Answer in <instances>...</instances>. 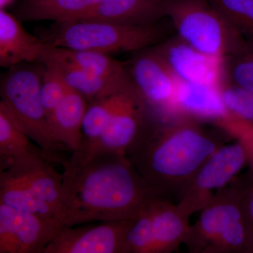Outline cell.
Returning a JSON list of instances; mask_svg holds the SVG:
<instances>
[{"label": "cell", "instance_id": "15", "mask_svg": "<svg viewBox=\"0 0 253 253\" xmlns=\"http://www.w3.org/2000/svg\"><path fill=\"white\" fill-rule=\"evenodd\" d=\"M14 14L0 9V66L39 63L47 44L28 33Z\"/></svg>", "mask_w": 253, "mask_h": 253}, {"label": "cell", "instance_id": "5", "mask_svg": "<svg viewBox=\"0 0 253 253\" xmlns=\"http://www.w3.org/2000/svg\"><path fill=\"white\" fill-rule=\"evenodd\" d=\"M44 65L21 63L8 68L0 84V107L46 154L50 163L64 165L60 156L69 151L55 139L41 99Z\"/></svg>", "mask_w": 253, "mask_h": 253}, {"label": "cell", "instance_id": "4", "mask_svg": "<svg viewBox=\"0 0 253 253\" xmlns=\"http://www.w3.org/2000/svg\"><path fill=\"white\" fill-rule=\"evenodd\" d=\"M161 24L131 26L95 20H72L42 28L38 36L46 44L57 47L106 54L136 52L166 39L168 30Z\"/></svg>", "mask_w": 253, "mask_h": 253}, {"label": "cell", "instance_id": "9", "mask_svg": "<svg viewBox=\"0 0 253 253\" xmlns=\"http://www.w3.org/2000/svg\"><path fill=\"white\" fill-rule=\"evenodd\" d=\"M246 164L247 154L239 141L222 145L201 166L186 188L176 204L179 212L190 218L201 211L219 190L239 175Z\"/></svg>", "mask_w": 253, "mask_h": 253}, {"label": "cell", "instance_id": "14", "mask_svg": "<svg viewBox=\"0 0 253 253\" xmlns=\"http://www.w3.org/2000/svg\"><path fill=\"white\" fill-rule=\"evenodd\" d=\"M154 48L181 81L221 84L223 59L200 52L177 36L164 40Z\"/></svg>", "mask_w": 253, "mask_h": 253}, {"label": "cell", "instance_id": "11", "mask_svg": "<svg viewBox=\"0 0 253 253\" xmlns=\"http://www.w3.org/2000/svg\"><path fill=\"white\" fill-rule=\"evenodd\" d=\"M131 221L63 226L43 253H127L126 234Z\"/></svg>", "mask_w": 253, "mask_h": 253}, {"label": "cell", "instance_id": "28", "mask_svg": "<svg viewBox=\"0 0 253 253\" xmlns=\"http://www.w3.org/2000/svg\"><path fill=\"white\" fill-rule=\"evenodd\" d=\"M216 126L243 145L247 154L249 173L253 178V124L241 121L229 113Z\"/></svg>", "mask_w": 253, "mask_h": 253}, {"label": "cell", "instance_id": "12", "mask_svg": "<svg viewBox=\"0 0 253 253\" xmlns=\"http://www.w3.org/2000/svg\"><path fill=\"white\" fill-rule=\"evenodd\" d=\"M154 116L146 101L131 83L125 89L121 103L97 144L88 153H79L126 154Z\"/></svg>", "mask_w": 253, "mask_h": 253}, {"label": "cell", "instance_id": "16", "mask_svg": "<svg viewBox=\"0 0 253 253\" xmlns=\"http://www.w3.org/2000/svg\"><path fill=\"white\" fill-rule=\"evenodd\" d=\"M220 84L180 82L172 116H184L214 126L227 117Z\"/></svg>", "mask_w": 253, "mask_h": 253}, {"label": "cell", "instance_id": "20", "mask_svg": "<svg viewBox=\"0 0 253 253\" xmlns=\"http://www.w3.org/2000/svg\"><path fill=\"white\" fill-rule=\"evenodd\" d=\"M57 61L76 66L104 78H120L129 76L125 63L109 54L97 51L57 47L47 44L39 63Z\"/></svg>", "mask_w": 253, "mask_h": 253}, {"label": "cell", "instance_id": "8", "mask_svg": "<svg viewBox=\"0 0 253 253\" xmlns=\"http://www.w3.org/2000/svg\"><path fill=\"white\" fill-rule=\"evenodd\" d=\"M190 227L176 204L158 196L150 201L126 234L127 253H172L184 244Z\"/></svg>", "mask_w": 253, "mask_h": 253}, {"label": "cell", "instance_id": "21", "mask_svg": "<svg viewBox=\"0 0 253 253\" xmlns=\"http://www.w3.org/2000/svg\"><path fill=\"white\" fill-rule=\"evenodd\" d=\"M44 63L56 66L68 86L82 95L89 104L117 93L131 83L129 76L120 78H104L64 63L46 61L42 64Z\"/></svg>", "mask_w": 253, "mask_h": 253}, {"label": "cell", "instance_id": "10", "mask_svg": "<svg viewBox=\"0 0 253 253\" xmlns=\"http://www.w3.org/2000/svg\"><path fill=\"white\" fill-rule=\"evenodd\" d=\"M131 84L156 117H172L179 79L154 47L136 51L126 63Z\"/></svg>", "mask_w": 253, "mask_h": 253}, {"label": "cell", "instance_id": "3", "mask_svg": "<svg viewBox=\"0 0 253 253\" xmlns=\"http://www.w3.org/2000/svg\"><path fill=\"white\" fill-rule=\"evenodd\" d=\"M61 178L41 155L0 156V204L63 226Z\"/></svg>", "mask_w": 253, "mask_h": 253}, {"label": "cell", "instance_id": "2", "mask_svg": "<svg viewBox=\"0 0 253 253\" xmlns=\"http://www.w3.org/2000/svg\"><path fill=\"white\" fill-rule=\"evenodd\" d=\"M204 123L184 116H154L126 155L149 185L179 200L201 166L220 146Z\"/></svg>", "mask_w": 253, "mask_h": 253}, {"label": "cell", "instance_id": "19", "mask_svg": "<svg viewBox=\"0 0 253 253\" xmlns=\"http://www.w3.org/2000/svg\"><path fill=\"white\" fill-rule=\"evenodd\" d=\"M101 0H21L14 15L21 21L78 20L94 9Z\"/></svg>", "mask_w": 253, "mask_h": 253}, {"label": "cell", "instance_id": "17", "mask_svg": "<svg viewBox=\"0 0 253 253\" xmlns=\"http://www.w3.org/2000/svg\"><path fill=\"white\" fill-rule=\"evenodd\" d=\"M168 0H101L81 19L149 26L166 17ZM79 20V19H78Z\"/></svg>", "mask_w": 253, "mask_h": 253}, {"label": "cell", "instance_id": "1", "mask_svg": "<svg viewBox=\"0 0 253 253\" xmlns=\"http://www.w3.org/2000/svg\"><path fill=\"white\" fill-rule=\"evenodd\" d=\"M63 167V226L131 220L150 201L161 196L126 154L73 152Z\"/></svg>", "mask_w": 253, "mask_h": 253}, {"label": "cell", "instance_id": "29", "mask_svg": "<svg viewBox=\"0 0 253 253\" xmlns=\"http://www.w3.org/2000/svg\"><path fill=\"white\" fill-rule=\"evenodd\" d=\"M236 180L247 230L248 253H253V178L249 173L236 176Z\"/></svg>", "mask_w": 253, "mask_h": 253}, {"label": "cell", "instance_id": "30", "mask_svg": "<svg viewBox=\"0 0 253 253\" xmlns=\"http://www.w3.org/2000/svg\"><path fill=\"white\" fill-rule=\"evenodd\" d=\"M16 0H0V9H6L11 6Z\"/></svg>", "mask_w": 253, "mask_h": 253}, {"label": "cell", "instance_id": "7", "mask_svg": "<svg viewBox=\"0 0 253 253\" xmlns=\"http://www.w3.org/2000/svg\"><path fill=\"white\" fill-rule=\"evenodd\" d=\"M166 17L176 36L208 56L224 59L248 44L208 0H168Z\"/></svg>", "mask_w": 253, "mask_h": 253}, {"label": "cell", "instance_id": "26", "mask_svg": "<svg viewBox=\"0 0 253 253\" xmlns=\"http://www.w3.org/2000/svg\"><path fill=\"white\" fill-rule=\"evenodd\" d=\"M223 101L231 116L253 124V92L223 79L220 84Z\"/></svg>", "mask_w": 253, "mask_h": 253}, {"label": "cell", "instance_id": "27", "mask_svg": "<svg viewBox=\"0 0 253 253\" xmlns=\"http://www.w3.org/2000/svg\"><path fill=\"white\" fill-rule=\"evenodd\" d=\"M41 84V99L46 117L52 112L71 88L66 84L56 66L44 63Z\"/></svg>", "mask_w": 253, "mask_h": 253}, {"label": "cell", "instance_id": "6", "mask_svg": "<svg viewBox=\"0 0 253 253\" xmlns=\"http://www.w3.org/2000/svg\"><path fill=\"white\" fill-rule=\"evenodd\" d=\"M190 225V253H248V236L236 177L219 190Z\"/></svg>", "mask_w": 253, "mask_h": 253}, {"label": "cell", "instance_id": "25", "mask_svg": "<svg viewBox=\"0 0 253 253\" xmlns=\"http://www.w3.org/2000/svg\"><path fill=\"white\" fill-rule=\"evenodd\" d=\"M223 76L227 83L253 92V45L247 44L224 57Z\"/></svg>", "mask_w": 253, "mask_h": 253}, {"label": "cell", "instance_id": "23", "mask_svg": "<svg viewBox=\"0 0 253 253\" xmlns=\"http://www.w3.org/2000/svg\"><path fill=\"white\" fill-rule=\"evenodd\" d=\"M31 140L4 109L0 107V156L18 157L37 154L48 161L44 151L32 144Z\"/></svg>", "mask_w": 253, "mask_h": 253}, {"label": "cell", "instance_id": "22", "mask_svg": "<svg viewBox=\"0 0 253 253\" xmlns=\"http://www.w3.org/2000/svg\"><path fill=\"white\" fill-rule=\"evenodd\" d=\"M129 84L117 93L89 103L83 120L81 145L78 152L88 153L96 146Z\"/></svg>", "mask_w": 253, "mask_h": 253}, {"label": "cell", "instance_id": "13", "mask_svg": "<svg viewBox=\"0 0 253 253\" xmlns=\"http://www.w3.org/2000/svg\"><path fill=\"white\" fill-rule=\"evenodd\" d=\"M62 227L36 214L0 204V253H43Z\"/></svg>", "mask_w": 253, "mask_h": 253}, {"label": "cell", "instance_id": "24", "mask_svg": "<svg viewBox=\"0 0 253 253\" xmlns=\"http://www.w3.org/2000/svg\"><path fill=\"white\" fill-rule=\"evenodd\" d=\"M239 33L253 45V0H208Z\"/></svg>", "mask_w": 253, "mask_h": 253}, {"label": "cell", "instance_id": "18", "mask_svg": "<svg viewBox=\"0 0 253 253\" xmlns=\"http://www.w3.org/2000/svg\"><path fill=\"white\" fill-rule=\"evenodd\" d=\"M89 103L82 95L70 89L66 96L47 116L55 139L70 152L81 147L82 127Z\"/></svg>", "mask_w": 253, "mask_h": 253}]
</instances>
